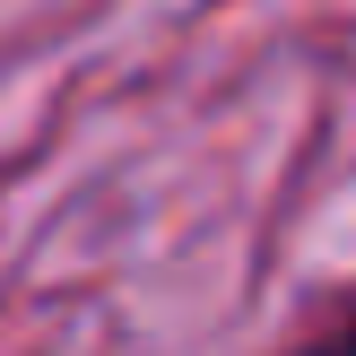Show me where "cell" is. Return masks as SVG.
I'll return each mask as SVG.
<instances>
[{
    "instance_id": "cell-1",
    "label": "cell",
    "mask_w": 356,
    "mask_h": 356,
    "mask_svg": "<svg viewBox=\"0 0 356 356\" xmlns=\"http://www.w3.org/2000/svg\"><path fill=\"white\" fill-rule=\"evenodd\" d=\"M296 356H356V287H348L339 305L322 313V330H313V339L296 348Z\"/></svg>"
}]
</instances>
